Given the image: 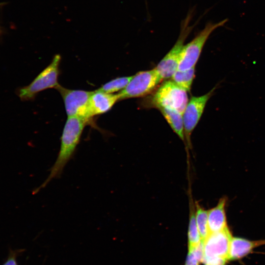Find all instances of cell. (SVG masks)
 <instances>
[{
  "label": "cell",
  "instance_id": "1",
  "mask_svg": "<svg viewBox=\"0 0 265 265\" xmlns=\"http://www.w3.org/2000/svg\"><path fill=\"white\" fill-rule=\"evenodd\" d=\"M88 123L79 116H68L64 126L60 138V147L57 158L49 169V174L45 181L32 191L38 193L53 179L59 178L69 161L72 159L86 125Z\"/></svg>",
  "mask_w": 265,
  "mask_h": 265
},
{
  "label": "cell",
  "instance_id": "2",
  "mask_svg": "<svg viewBox=\"0 0 265 265\" xmlns=\"http://www.w3.org/2000/svg\"><path fill=\"white\" fill-rule=\"evenodd\" d=\"M193 13V10H190L186 17L182 21L180 32L177 41L156 67L162 79L171 78L178 70L185 42L197 24V22L194 25H189Z\"/></svg>",
  "mask_w": 265,
  "mask_h": 265
},
{
  "label": "cell",
  "instance_id": "3",
  "mask_svg": "<svg viewBox=\"0 0 265 265\" xmlns=\"http://www.w3.org/2000/svg\"><path fill=\"white\" fill-rule=\"evenodd\" d=\"M232 236L228 227L210 233L203 241L204 258L206 265H224L229 260Z\"/></svg>",
  "mask_w": 265,
  "mask_h": 265
},
{
  "label": "cell",
  "instance_id": "4",
  "mask_svg": "<svg viewBox=\"0 0 265 265\" xmlns=\"http://www.w3.org/2000/svg\"><path fill=\"white\" fill-rule=\"evenodd\" d=\"M61 56L56 54L47 66L28 85L19 88L16 91L18 96L22 101L32 100L40 92L54 88L59 84L58 77Z\"/></svg>",
  "mask_w": 265,
  "mask_h": 265
},
{
  "label": "cell",
  "instance_id": "5",
  "mask_svg": "<svg viewBox=\"0 0 265 265\" xmlns=\"http://www.w3.org/2000/svg\"><path fill=\"white\" fill-rule=\"evenodd\" d=\"M187 92L172 80H166L155 91L152 104L158 108H168L183 114L188 102Z\"/></svg>",
  "mask_w": 265,
  "mask_h": 265
},
{
  "label": "cell",
  "instance_id": "6",
  "mask_svg": "<svg viewBox=\"0 0 265 265\" xmlns=\"http://www.w3.org/2000/svg\"><path fill=\"white\" fill-rule=\"evenodd\" d=\"M227 21V19H224L217 23L210 22L207 23L204 28L190 42L185 45L180 57L178 70L186 71L195 67L210 35L216 29L223 26Z\"/></svg>",
  "mask_w": 265,
  "mask_h": 265
},
{
  "label": "cell",
  "instance_id": "7",
  "mask_svg": "<svg viewBox=\"0 0 265 265\" xmlns=\"http://www.w3.org/2000/svg\"><path fill=\"white\" fill-rule=\"evenodd\" d=\"M156 68L132 76L126 87L118 93L119 101L145 96L152 92L162 80Z\"/></svg>",
  "mask_w": 265,
  "mask_h": 265
},
{
  "label": "cell",
  "instance_id": "8",
  "mask_svg": "<svg viewBox=\"0 0 265 265\" xmlns=\"http://www.w3.org/2000/svg\"><path fill=\"white\" fill-rule=\"evenodd\" d=\"M55 89L62 97L68 117L79 116L85 119L88 124L91 122L92 117L90 114L89 103L93 91L69 89L60 85Z\"/></svg>",
  "mask_w": 265,
  "mask_h": 265
},
{
  "label": "cell",
  "instance_id": "9",
  "mask_svg": "<svg viewBox=\"0 0 265 265\" xmlns=\"http://www.w3.org/2000/svg\"><path fill=\"white\" fill-rule=\"evenodd\" d=\"M215 87L200 96H193L186 107L183 114L184 134L187 146L190 148L191 135L203 113L206 105L212 96Z\"/></svg>",
  "mask_w": 265,
  "mask_h": 265
},
{
  "label": "cell",
  "instance_id": "10",
  "mask_svg": "<svg viewBox=\"0 0 265 265\" xmlns=\"http://www.w3.org/2000/svg\"><path fill=\"white\" fill-rule=\"evenodd\" d=\"M118 101V94L108 93L97 90L93 91L89 103L90 116L93 117L107 112Z\"/></svg>",
  "mask_w": 265,
  "mask_h": 265
},
{
  "label": "cell",
  "instance_id": "11",
  "mask_svg": "<svg viewBox=\"0 0 265 265\" xmlns=\"http://www.w3.org/2000/svg\"><path fill=\"white\" fill-rule=\"evenodd\" d=\"M227 198H220L216 206L208 210L209 233L222 231L228 227L225 207Z\"/></svg>",
  "mask_w": 265,
  "mask_h": 265
},
{
  "label": "cell",
  "instance_id": "12",
  "mask_svg": "<svg viewBox=\"0 0 265 265\" xmlns=\"http://www.w3.org/2000/svg\"><path fill=\"white\" fill-rule=\"evenodd\" d=\"M265 244V240L251 241L247 239L232 237L229 249V260L240 259L250 253L258 246Z\"/></svg>",
  "mask_w": 265,
  "mask_h": 265
},
{
  "label": "cell",
  "instance_id": "13",
  "mask_svg": "<svg viewBox=\"0 0 265 265\" xmlns=\"http://www.w3.org/2000/svg\"><path fill=\"white\" fill-rule=\"evenodd\" d=\"M161 114L174 132L183 141H185L183 114L168 108L159 107Z\"/></svg>",
  "mask_w": 265,
  "mask_h": 265
},
{
  "label": "cell",
  "instance_id": "14",
  "mask_svg": "<svg viewBox=\"0 0 265 265\" xmlns=\"http://www.w3.org/2000/svg\"><path fill=\"white\" fill-rule=\"evenodd\" d=\"M189 192V216L188 229V250L198 245L201 242V238L197 228L195 218V206L192 201L191 194Z\"/></svg>",
  "mask_w": 265,
  "mask_h": 265
},
{
  "label": "cell",
  "instance_id": "15",
  "mask_svg": "<svg viewBox=\"0 0 265 265\" xmlns=\"http://www.w3.org/2000/svg\"><path fill=\"white\" fill-rule=\"evenodd\" d=\"M195 206L196 224L202 241H204L210 234L208 220V211L197 202L195 203Z\"/></svg>",
  "mask_w": 265,
  "mask_h": 265
},
{
  "label": "cell",
  "instance_id": "16",
  "mask_svg": "<svg viewBox=\"0 0 265 265\" xmlns=\"http://www.w3.org/2000/svg\"><path fill=\"white\" fill-rule=\"evenodd\" d=\"M195 67L186 71L177 70L172 76V80L186 91H189L195 77Z\"/></svg>",
  "mask_w": 265,
  "mask_h": 265
},
{
  "label": "cell",
  "instance_id": "17",
  "mask_svg": "<svg viewBox=\"0 0 265 265\" xmlns=\"http://www.w3.org/2000/svg\"><path fill=\"white\" fill-rule=\"evenodd\" d=\"M132 76L119 77L113 79L103 85L97 90L112 93L123 90L132 79Z\"/></svg>",
  "mask_w": 265,
  "mask_h": 265
},
{
  "label": "cell",
  "instance_id": "18",
  "mask_svg": "<svg viewBox=\"0 0 265 265\" xmlns=\"http://www.w3.org/2000/svg\"><path fill=\"white\" fill-rule=\"evenodd\" d=\"M21 251L22 250L20 251ZM20 251H11L6 261L2 265H18L16 258Z\"/></svg>",
  "mask_w": 265,
  "mask_h": 265
},
{
  "label": "cell",
  "instance_id": "19",
  "mask_svg": "<svg viewBox=\"0 0 265 265\" xmlns=\"http://www.w3.org/2000/svg\"><path fill=\"white\" fill-rule=\"evenodd\" d=\"M199 263L197 257L192 251H188V254L185 265H198Z\"/></svg>",
  "mask_w": 265,
  "mask_h": 265
},
{
  "label": "cell",
  "instance_id": "20",
  "mask_svg": "<svg viewBox=\"0 0 265 265\" xmlns=\"http://www.w3.org/2000/svg\"><path fill=\"white\" fill-rule=\"evenodd\" d=\"M5 4V3L0 2V6ZM3 32V27L0 25V37L2 36Z\"/></svg>",
  "mask_w": 265,
  "mask_h": 265
}]
</instances>
